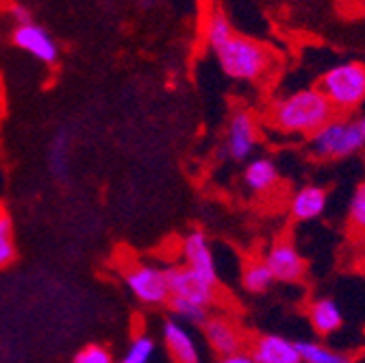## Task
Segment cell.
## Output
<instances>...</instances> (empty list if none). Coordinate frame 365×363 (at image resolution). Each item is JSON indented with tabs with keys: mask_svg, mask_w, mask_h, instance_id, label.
Instances as JSON below:
<instances>
[{
	"mask_svg": "<svg viewBox=\"0 0 365 363\" xmlns=\"http://www.w3.org/2000/svg\"><path fill=\"white\" fill-rule=\"evenodd\" d=\"M335 116V109L317 87H304L274 101L267 111V120L277 131L289 135H309V138Z\"/></svg>",
	"mask_w": 365,
	"mask_h": 363,
	"instance_id": "obj_1",
	"label": "cell"
},
{
	"mask_svg": "<svg viewBox=\"0 0 365 363\" xmlns=\"http://www.w3.org/2000/svg\"><path fill=\"white\" fill-rule=\"evenodd\" d=\"M220 70L235 81L257 83L274 68V55L265 44L235 33L222 48L215 51Z\"/></svg>",
	"mask_w": 365,
	"mask_h": 363,
	"instance_id": "obj_2",
	"label": "cell"
},
{
	"mask_svg": "<svg viewBox=\"0 0 365 363\" xmlns=\"http://www.w3.org/2000/svg\"><path fill=\"white\" fill-rule=\"evenodd\" d=\"M317 89L335 113H350L365 103V63L344 61L329 68L317 81Z\"/></svg>",
	"mask_w": 365,
	"mask_h": 363,
	"instance_id": "obj_3",
	"label": "cell"
},
{
	"mask_svg": "<svg viewBox=\"0 0 365 363\" xmlns=\"http://www.w3.org/2000/svg\"><path fill=\"white\" fill-rule=\"evenodd\" d=\"M365 148V133L361 120L333 118L311 135V153L317 159H346Z\"/></svg>",
	"mask_w": 365,
	"mask_h": 363,
	"instance_id": "obj_4",
	"label": "cell"
},
{
	"mask_svg": "<svg viewBox=\"0 0 365 363\" xmlns=\"http://www.w3.org/2000/svg\"><path fill=\"white\" fill-rule=\"evenodd\" d=\"M124 281H126L128 292L148 307L168 305L172 298L170 283H168V272L159 265L135 263V265L124 270Z\"/></svg>",
	"mask_w": 365,
	"mask_h": 363,
	"instance_id": "obj_5",
	"label": "cell"
},
{
	"mask_svg": "<svg viewBox=\"0 0 365 363\" xmlns=\"http://www.w3.org/2000/svg\"><path fill=\"white\" fill-rule=\"evenodd\" d=\"M259 144V124L252 111L237 109L226 124L224 153L233 161H246Z\"/></svg>",
	"mask_w": 365,
	"mask_h": 363,
	"instance_id": "obj_6",
	"label": "cell"
},
{
	"mask_svg": "<svg viewBox=\"0 0 365 363\" xmlns=\"http://www.w3.org/2000/svg\"><path fill=\"white\" fill-rule=\"evenodd\" d=\"M263 261L269 267L274 281L279 283H298L307 275V261L289 237H279L274 242L267 248Z\"/></svg>",
	"mask_w": 365,
	"mask_h": 363,
	"instance_id": "obj_7",
	"label": "cell"
},
{
	"mask_svg": "<svg viewBox=\"0 0 365 363\" xmlns=\"http://www.w3.org/2000/svg\"><path fill=\"white\" fill-rule=\"evenodd\" d=\"M182 261H185V267L192 270L196 277H200L205 283L217 287V263H215V255L211 250L209 237L205 231L200 229H192L185 240H182Z\"/></svg>",
	"mask_w": 365,
	"mask_h": 363,
	"instance_id": "obj_8",
	"label": "cell"
},
{
	"mask_svg": "<svg viewBox=\"0 0 365 363\" xmlns=\"http://www.w3.org/2000/svg\"><path fill=\"white\" fill-rule=\"evenodd\" d=\"M168 283L172 298H180L194 305H200L205 309H211L217 300V287L205 283L200 277H196L192 270L185 265H174L168 267Z\"/></svg>",
	"mask_w": 365,
	"mask_h": 363,
	"instance_id": "obj_9",
	"label": "cell"
},
{
	"mask_svg": "<svg viewBox=\"0 0 365 363\" xmlns=\"http://www.w3.org/2000/svg\"><path fill=\"white\" fill-rule=\"evenodd\" d=\"M11 41H14L16 48L24 51L26 55L35 57L37 61H41L46 66H53L59 59V46H57V41L51 37L48 31H46L37 22H29V24L14 26Z\"/></svg>",
	"mask_w": 365,
	"mask_h": 363,
	"instance_id": "obj_10",
	"label": "cell"
},
{
	"mask_svg": "<svg viewBox=\"0 0 365 363\" xmlns=\"http://www.w3.org/2000/svg\"><path fill=\"white\" fill-rule=\"evenodd\" d=\"M202 331H205L207 344L220 357H228V354L242 352L244 342H246L244 331L233 320H228V317H222V315L209 317L207 324L202 327Z\"/></svg>",
	"mask_w": 365,
	"mask_h": 363,
	"instance_id": "obj_11",
	"label": "cell"
},
{
	"mask_svg": "<svg viewBox=\"0 0 365 363\" xmlns=\"http://www.w3.org/2000/svg\"><path fill=\"white\" fill-rule=\"evenodd\" d=\"M250 354L257 363H302L298 342L279 333L259 335L250 346Z\"/></svg>",
	"mask_w": 365,
	"mask_h": 363,
	"instance_id": "obj_12",
	"label": "cell"
},
{
	"mask_svg": "<svg viewBox=\"0 0 365 363\" xmlns=\"http://www.w3.org/2000/svg\"><path fill=\"white\" fill-rule=\"evenodd\" d=\"M161 335L174 363H200V348L185 324L178 320H165Z\"/></svg>",
	"mask_w": 365,
	"mask_h": 363,
	"instance_id": "obj_13",
	"label": "cell"
},
{
	"mask_svg": "<svg viewBox=\"0 0 365 363\" xmlns=\"http://www.w3.org/2000/svg\"><path fill=\"white\" fill-rule=\"evenodd\" d=\"M329 194L319 185H304L300 188L289 200V215L294 222H309L317 220L327 211Z\"/></svg>",
	"mask_w": 365,
	"mask_h": 363,
	"instance_id": "obj_14",
	"label": "cell"
},
{
	"mask_svg": "<svg viewBox=\"0 0 365 363\" xmlns=\"http://www.w3.org/2000/svg\"><path fill=\"white\" fill-rule=\"evenodd\" d=\"M307 313H309V324H311V329L317 335H322V337L335 335L344 327V313H341L339 305L333 298L322 296V298L311 300Z\"/></svg>",
	"mask_w": 365,
	"mask_h": 363,
	"instance_id": "obj_15",
	"label": "cell"
},
{
	"mask_svg": "<svg viewBox=\"0 0 365 363\" xmlns=\"http://www.w3.org/2000/svg\"><path fill=\"white\" fill-rule=\"evenodd\" d=\"M279 168L267 157L250 159L244 168V183L252 194H265L279 183Z\"/></svg>",
	"mask_w": 365,
	"mask_h": 363,
	"instance_id": "obj_16",
	"label": "cell"
},
{
	"mask_svg": "<svg viewBox=\"0 0 365 363\" xmlns=\"http://www.w3.org/2000/svg\"><path fill=\"white\" fill-rule=\"evenodd\" d=\"M202 35H205L207 46L215 53L235 35V29H233L231 20H228V16L224 14V9L211 7V11L207 14L205 26H202Z\"/></svg>",
	"mask_w": 365,
	"mask_h": 363,
	"instance_id": "obj_17",
	"label": "cell"
},
{
	"mask_svg": "<svg viewBox=\"0 0 365 363\" xmlns=\"http://www.w3.org/2000/svg\"><path fill=\"white\" fill-rule=\"evenodd\" d=\"M274 277L263 259H248L242 267V287L248 294H263L272 287Z\"/></svg>",
	"mask_w": 365,
	"mask_h": 363,
	"instance_id": "obj_18",
	"label": "cell"
},
{
	"mask_svg": "<svg viewBox=\"0 0 365 363\" xmlns=\"http://www.w3.org/2000/svg\"><path fill=\"white\" fill-rule=\"evenodd\" d=\"M302 363H352V357L313 339H296Z\"/></svg>",
	"mask_w": 365,
	"mask_h": 363,
	"instance_id": "obj_19",
	"label": "cell"
},
{
	"mask_svg": "<svg viewBox=\"0 0 365 363\" xmlns=\"http://www.w3.org/2000/svg\"><path fill=\"white\" fill-rule=\"evenodd\" d=\"M170 311L178 317V322L182 324H194V327H205L207 320H209V309L200 307V305H194V302H187V300H180V298H170L168 302Z\"/></svg>",
	"mask_w": 365,
	"mask_h": 363,
	"instance_id": "obj_20",
	"label": "cell"
},
{
	"mask_svg": "<svg viewBox=\"0 0 365 363\" xmlns=\"http://www.w3.org/2000/svg\"><path fill=\"white\" fill-rule=\"evenodd\" d=\"M16 261V242H14V224L9 213L0 207V267H7Z\"/></svg>",
	"mask_w": 365,
	"mask_h": 363,
	"instance_id": "obj_21",
	"label": "cell"
},
{
	"mask_svg": "<svg viewBox=\"0 0 365 363\" xmlns=\"http://www.w3.org/2000/svg\"><path fill=\"white\" fill-rule=\"evenodd\" d=\"M153 354H155V339L142 333L133 337L126 352L115 363H150Z\"/></svg>",
	"mask_w": 365,
	"mask_h": 363,
	"instance_id": "obj_22",
	"label": "cell"
},
{
	"mask_svg": "<svg viewBox=\"0 0 365 363\" xmlns=\"http://www.w3.org/2000/svg\"><path fill=\"white\" fill-rule=\"evenodd\" d=\"M348 226L359 233L365 235V180L359 183L350 196V205H348Z\"/></svg>",
	"mask_w": 365,
	"mask_h": 363,
	"instance_id": "obj_23",
	"label": "cell"
},
{
	"mask_svg": "<svg viewBox=\"0 0 365 363\" xmlns=\"http://www.w3.org/2000/svg\"><path fill=\"white\" fill-rule=\"evenodd\" d=\"M68 153H70V138L66 133H59L51 144V168L53 174L63 178L68 172Z\"/></svg>",
	"mask_w": 365,
	"mask_h": 363,
	"instance_id": "obj_24",
	"label": "cell"
},
{
	"mask_svg": "<svg viewBox=\"0 0 365 363\" xmlns=\"http://www.w3.org/2000/svg\"><path fill=\"white\" fill-rule=\"evenodd\" d=\"M72 363H115V359H113V354L105 346H101V344H89V346L81 348L74 354Z\"/></svg>",
	"mask_w": 365,
	"mask_h": 363,
	"instance_id": "obj_25",
	"label": "cell"
},
{
	"mask_svg": "<svg viewBox=\"0 0 365 363\" xmlns=\"http://www.w3.org/2000/svg\"><path fill=\"white\" fill-rule=\"evenodd\" d=\"M9 14H11V18L16 20V26L33 22V18H31V11H29V9H26L24 5H11Z\"/></svg>",
	"mask_w": 365,
	"mask_h": 363,
	"instance_id": "obj_26",
	"label": "cell"
},
{
	"mask_svg": "<svg viewBox=\"0 0 365 363\" xmlns=\"http://www.w3.org/2000/svg\"><path fill=\"white\" fill-rule=\"evenodd\" d=\"M217 363H257V361L252 359V354H250V352L242 350V352L228 354V357H220V361H217Z\"/></svg>",
	"mask_w": 365,
	"mask_h": 363,
	"instance_id": "obj_27",
	"label": "cell"
},
{
	"mask_svg": "<svg viewBox=\"0 0 365 363\" xmlns=\"http://www.w3.org/2000/svg\"><path fill=\"white\" fill-rule=\"evenodd\" d=\"M359 120H361V126H363V133H365V116H363V118H359Z\"/></svg>",
	"mask_w": 365,
	"mask_h": 363,
	"instance_id": "obj_28",
	"label": "cell"
}]
</instances>
